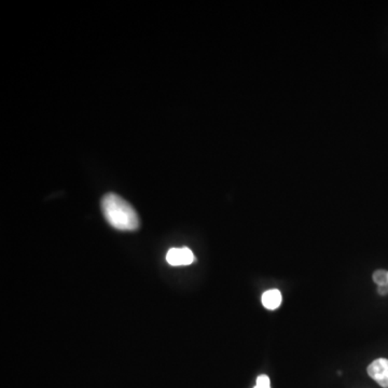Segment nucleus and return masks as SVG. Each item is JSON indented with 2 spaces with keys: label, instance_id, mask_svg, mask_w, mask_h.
I'll use <instances>...</instances> for the list:
<instances>
[{
  "label": "nucleus",
  "instance_id": "obj_4",
  "mask_svg": "<svg viewBox=\"0 0 388 388\" xmlns=\"http://www.w3.org/2000/svg\"><path fill=\"white\" fill-rule=\"evenodd\" d=\"M283 302V297L279 290L270 289L262 295V304L268 310L279 309Z\"/></svg>",
  "mask_w": 388,
  "mask_h": 388
},
{
  "label": "nucleus",
  "instance_id": "obj_6",
  "mask_svg": "<svg viewBox=\"0 0 388 388\" xmlns=\"http://www.w3.org/2000/svg\"><path fill=\"white\" fill-rule=\"evenodd\" d=\"M254 388H271V382H270L269 377L265 374L259 375L257 379V383Z\"/></svg>",
  "mask_w": 388,
  "mask_h": 388
},
{
  "label": "nucleus",
  "instance_id": "obj_5",
  "mask_svg": "<svg viewBox=\"0 0 388 388\" xmlns=\"http://www.w3.org/2000/svg\"><path fill=\"white\" fill-rule=\"evenodd\" d=\"M373 281L377 286L388 285V272L384 270L374 272Z\"/></svg>",
  "mask_w": 388,
  "mask_h": 388
},
{
  "label": "nucleus",
  "instance_id": "obj_7",
  "mask_svg": "<svg viewBox=\"0 0 388 388\" xmlns=\"http://www.w3.org/2000/svg\"><path fill=\"white\" fill-rule=\"evenodd\" d=\"M377 293H379L380 295H382V296L387 295L388 285L379 286V287H377Z\"/></svg>",
  "mask_w": 388,
  "mask_h": 388
},
{
  "label": "nucleus",
  "instance_id": "obj_3",
  "mask_svg": "<svg viewBox=\"0 0 388 388\" xmlns=\"http://www.w3.org/2000/svg\"><path fill=\"white\" fill-rule=\"evenodd\" d=\"M166 261L173 267H180L192 265L195 261V257L189 248H172L166 255Z\"/></svg>",
  "mask_w": 388,
  "mask_h": 388
},
{
  "label": "nucleus",
  "instance_id": "obj_2",
  "mask_svg": "<svg viewBox=\"0 0 388 388\" xmlns=\"http://www.w3.org/2000/svg\"><path fill=\"white\" fill-rule=\"evenodd\" d=\"M370 377L382 387L388 388V359L379 358L370 363L367 369Z\"/></svg>",
  "mask_w": 388,
  "mask_h": 388
},
{
  "label": "nucleus",
  "instance_id": "obj_1",
  "mask_svg": "<svg viewBox=\"0 0 388 388\" xmlns=\"http://www.w3.org/2000/svg\"><path fill=\"white\" fill-rule=\"evenodd\" d=\"M102 209L107 223L115 229L134 231L139 227V218L133 206L118 194H106L102 200Z\"/></svg>",
  "mask_w": 388,
  "mask_h": 388
}]
</instances>
